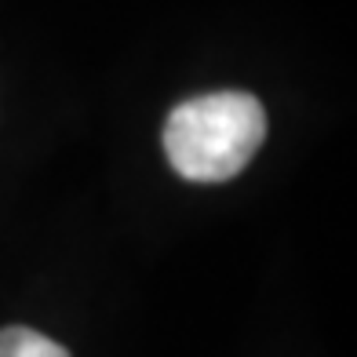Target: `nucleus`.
I'll return each instance as SVG.
<instances>
[{
    "instance_id": "1",
    "label": "nucleus",
    "mask_w": 357,
    "mask_h": 357,
    "mask_svg": "<svg viewBox=\"0 0 357 357\" xmlns=\"http://www.w3.org/2000/svg\"><path fill=\"white\" fill-rule=\"evenodd\" d=\"M266 139L263 102L248 91H212L186 99L165 124V153L190 183H226Z\"/></svg>"
},
{
    "instance_id": "2",
    "label": "nucleus",
    "mask_w": 357,
    "mask_h": 357,
    "mask_svg": "<svg viewBox=\"0 0 357 357\" xmlns=\"http://www.w3.org/2000/svg\"><path fill=\"white\" fill-rule=\"evenodd\" d=\"M0 357H70V350L33 328H4L0 332Z\"/></svg>"
}]
</instances>
